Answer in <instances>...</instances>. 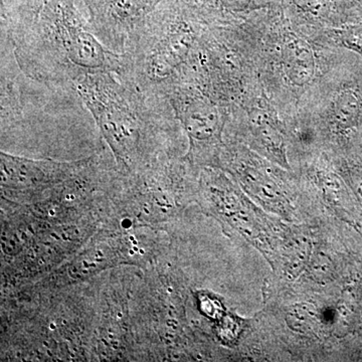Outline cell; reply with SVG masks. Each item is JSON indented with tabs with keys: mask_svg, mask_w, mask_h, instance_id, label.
Returning <instances> with one entry per match:
<instances>
[{
	"mask_svg": "<svg viewBox=\"0 0 362 362\" xmlns=\"http://www.w3.org/2000/svg\"><path fill=\"white\" fill-rule=\"evenodd\" d=\"M73 87L123 173L137 175L162 160L171 107L166 98L115 71L83 76Z\"/></svg>",
	"mask_w": 362,
	"mask_h": 362,
	"instance_id": "6da1fadb",
	"label": "cell"
},
{
	"mask_svg": "<svg viewBox=\"0 0 362 362\" xmlns=\"http://www.w3.org/2000/svg\"><path fill=\"white\" fill-rule=\"evenodd\" d=\"M94 223L85 221L47 226L13 259L11 277L28 280L51 274L77 254L94 235Z\"/></svg>",
	"mask_w": 362,
	"mask_h": 362,
	"instance_id": "8992f818",
	"label": "cell"
},
{
	"mask_svg": "<svg viewBox=\"0 0 362 362\" xmlns=\"http://www.w3.org/2000/svg\"><path fill=\"white\" fill-rule=\"evenodd\" d=\"M49 0H1V35L7 37L30 25Z\"/></svg>",
	"mask_w": 362,
	"mask_h": 362,
	"instance_id": "30bf717a",
	"label": "cell"
},
{
	"mask_svg": "<svg viewBox=\"0 0 362 362\" xmlns=\"http://www.w3.org/2000/svg\"><path fill=\"white\" fill-rule=\"evenodd\" d=\"M342 42L349 49L362 54V28H351L343 33Z\"/></svg>",
	"mask_w": 362,
	"mask_h": 362,
	"instance_id": "7c38bea8",
	"label": "cell"
},
{
	"mask_svg": "<svg viewBox=\"0 0 362 362\" xmlns=\"http://www.w3.org/2000/svg\"><path fill=\"white\" fill-rule=\"evenodd\" d=\"M4 39L23 73L47 84L73 87L89 74L123 71L122 54L95 35L82 0H49L30 25Z\"/></svg>",
	"mask_w": 362,
	"mask_h": 362,
	"instance_id": "7a4b0ae2",
	"label": "cell"
},
{
	"mask_svg": "<svg viewBox=\"0 0 362 362\" xmlns=\"http://www.w3.org/2000/svg\"><path fill=\"white\" fill-rule=\"evenodd\" d=\"M83 159L75 161L33 159L1 151L2 199L18 204L42 201L80 168Z\"/></svg>",
	"mask_w": 362,
	"mask_h": 362,
	"instance_id": "5b68a950",
	"label": "cell"
},
{
	"mask_svg": "<svg viewBox=\"0 0 362 362\" xmlns=\"http://www.w3.org/2000/svg\"><path fill=\"white\" fill-rule=\"evenodd\" d=\"M95 35L122 54L131 35L164 0H82Z\"/></svg>",
	"mask_w": 362,
	"mask_h": 362,
	"instance_id": "52a82bcc",
	"label": "cell"
},
{
	"mask_svg": "<svg viewBox=\"0 0 362 362\" xmlns=\"http://www.w3.org/2000/svg\"><path fill=\"white\" fill-rule=\"evenodd\" d=\"M194 42V28L177 1L164 0L131 35L120 75L140 89L164 97L180 77Z\"/></svg>",
	"mask_w": 362,
	"mask_h": 362,
	"instance_id": "3957f363",
	"label": "cell"
},
{
	"mask_svg": "<svg viewBox=\"0 0 362 362\" xmlns=\"http://www.w3.org/2000/svg\"><path fill=\"white\" fill-rule=\"evenodd\" d=\"M283 66L293 84H308L315 73V59L311 47L297 37L288 40L283 49Z\"/></svg>",
	"mask_w": 362,
	"mask_h": 362,
	"instance_id": "9c48e42d",
	"label": "cell"
},
{
	"mask_svg": "<svg viewBox=\"0 0 362 362\" xmlns=\"http://www.w3.org/2000/svg\"><path fill=\"white\" fill-rule=\"evenodd\" d=\"M361 101L356 90H342L332 106L333 121L340 129H350L358 122Z\"/></svg>",
	"mask_w": 362,
	"mask_h": 362,
	"instance_id": "8fae6325",
	"label": "cell"
},
{
	"mask_svg": "<svg viewBox=\"0 0 362 362\" xmlns=\"http://www.w3.org/2000/svg\"><path fill=\"white\" fill-rule=\"evenodd\" d=\"M202 309L206 316L213 317L216 318L221 314V305L218 303L214 299H211L209 296L201 298Z\"/></svg>",
	"mask_w": 362,
	"mask_h": 362,
	"instance_id": "4fadbf2b",
	"label": "cell"
},
{
	"mask_svg": "<svg viewBox=\"0 0 362 362\" xmlns=\"http://www.w3.org/2000/svg\"><path fill=\"white\" fill-rule=\"evenodd\" d=\"M142 228L100 230L68 262L49 274V286L78 284L102 272L121 265L144 266L149 262L150 243L142 238Z\"/></svg>",
	"mask_w": 362,
	"mask_h": 362,
	"instance_id": "277c9868",
	"label": "cell"
},
{
	"mask_svg": "<svg viewBox=\"0 0 362 362\" xmlns=\"http://www.w3.org/2000/svg\"><path fill=\"white\" fill-rule=\"evenodd\" d=\"M296 4L307 11H318L320 7V0H296Z\"/></svg>",
	"mask_w": 362,
	"mask_h": 362,
	"instance_id": "5bb4252c",
	"label": "cell"
},
{
	"mask_svg": "<svg viewBox=\"0 0 362 362\" xmlns=\"http://www.w3.org/2000/svg\"><path fill=\"white\" fill-rule=\"evenodd\" d=\"M197 90L189 85L178 84L165 95L189 138L192 151L209 148L218 141L223 124L216 104Z\"/></svg>",
	"mask_w": 362,
	"mask_h": 362,
	"instance_id": "ba28073f",
	"label": "cell"
}]
</instances>
